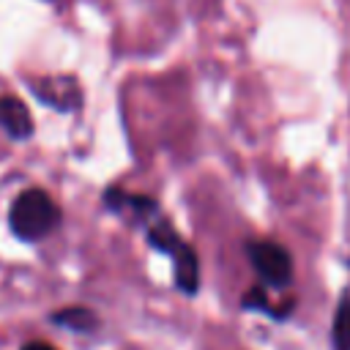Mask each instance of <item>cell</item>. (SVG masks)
Instances as JSON below:
<instances>
[{"instance_id": "obj_1", "label": "cell", "mask_w": 350, "mask_h": 350, "mask_svg": "<svg viewBox=\"0 0 350 350\" xmlns=\"http://www.w3.org/2000/svg\"><path fill=\"white\" fill-rule=\"evenodd\" d=\"M60 205L44 189H25L8 208V227L16 241L38 243L60 227Z\"/></svg>"}, {"instance_id": "obj_2", "label": "cell", "mask_w": 350, "mask_h": 350, "mask_svg": "<svg viewBox=\"0 0 350 350\" xmlns=\"http://www.w3.org/2000/svg\"><path fill=\"white\" fill-rule=\"evenodd\" d=\"M246 257L262 287L284 290L293 282V257L276 241H246Z\"/></svg>"}, {"instance_id": "obj_3", "label": "cell", "mask_w": 350, "mask_h": 350, "mask_svg": "<svg viewBox=\"0 0 350 350\" xmlns=\"http://www.w3.org/2000/svg\"><path fill=\"white\" fill-rule=\"evenodd\" d=\"M101 205L109 213H115L118 219H123V221H129L134 227H145L148 221H153L161 213V205H159L156 197L139 194V191H129V189H123L118 183H112V186H107L101 191Z\"/></svg>"}, {"instance_id": "obj_4", "label": "cell", "mask_w": 350, "mask_h": 350, "mask_svg": "<svg viewBox=\"0 0 350 350\" xmlns=\"http://www.w3.org/2000/svg\"><path fill=\"white\" fill-rule=\"evenodd\" d=\"M30 93L55 112H77L85 101L82 85L74 74H46L30 79Z\"/></svg>"}, {"instance_id": "obj_5", "label": "cell", "mask_w": 350, "mask_h": 350, "mask_svg": "<svg viewBox=\"0 0 350 350\" xmlns=\"http://www.w3.org/2000/svg\"><path fill=\"white\" fill-rule=\"evenodd\" d=\"M0 129L16 139L25 142L33 137V118L25 101H19L16 96H0Z\"/></svg>"}, {"instance_id": "obj_6", "label": "cell", "mask_w": 350, "mask_h": 350, "mask_svg": "<svg viewBox=\"0 0 350 350\" xmlns=\"http://www.w3.org/2000/svg\"><path fill=\"white\" fill-rule=\"evenodd\" d=\"M170 260H172L175 287L183 295H197V290H200V257H197V252L189 243H183Z\"/></svg>"}, {"instance_id": "obj_7", "label": "cell", "mask_w": 350, "mask_h": 350, "mask_svg": "<svg viewBox=\"0 0 350 350\" xmlns=\"http://www.w3.org/2000/svg\"><path fill=\"white\" fill-rule=\"evenodd\" d=\"M145 241H148L150 249H156V252H161V254H167V257H172V254L186 243L183 235L170 224V219H167L164 213H159L153 221L145 224Z\"/></svg>"}, {"instance_id": "obj_8", "label": "cell", "mask_w": 350, "mask_h": 350, "mask_svg": "<svg viewBox=\"0 0 350 350\" xmlns=\"http://www.w3.org/2000/svg\"><path fill=\"white\" fill-rule=\"evenodd\" d=\"M49 323L57 328L74 331V334H93L98 328V317L88 306H63L49 314Z\"/></svg>"}, {"instance_id": "obj_9", "label": "cell", "mask_w": 350, "mask_h": 350, "mask_svg": "<svg viewBox=\"0 0 350 350\" xmlns=\"http://www.w3.org/2000/svg\"><path fill=\"white\" fill-rule=\"evenodd\" d=\"M331 342H334V350H350V287L339 298L334 325H331Z\"/></svg>"}, {"instance_id": "obj_10", "label": "cell", "mask_w": 350, "mask_h": 350, "mask_svg": "<svg viewBox=\"0 0 350 350\" xmlns=\"http://www.w3.org/2000/svg\"><path fill=\"white\" fill-rule=\"evenodd\" d=\"M241 306H243L246 312H265V314H271V317L276 320V309L271 306L268 293H265V287H262V284L252 287V290H249V293L241 298Z\"/></svg>"}, {"instance_id": "obj_11", "label": "cell", "mask_w": 350, "mask_h": 350, "mask_svg": "<svg viewBox=\"0 0 350 350\" xmlns=\"http://www.w3.org/2000/svg\"><path fill=\"white\" fill-rule=\"evenodd\" d=\"M19 350H57V347H52V345H46V342H36V339H33V342H25Z\"/></svg>"}]
</instances>
